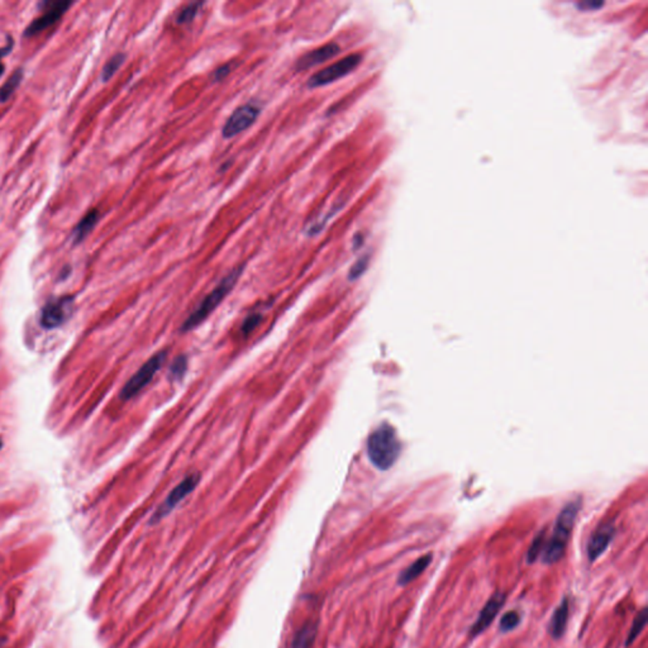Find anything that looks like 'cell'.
<instances>
[{
  "instance_id": "12",
  "label": "cell",
  "mask_w": 648,
  "mask_h": 648,
  "mask_svg": "<svg viewBox=\"0 0 648 648\" xmlns=\"http://www.w3.org/2000/svg\"><path fill=\"white\" fill-rule=\"evenodd\" d=\"M614 536L616 528L613 525H603L595 531L587 542V557L591 563H594L595 560H598L607 551Z\"/></svg>"
},
{
  "instance_id": "4",
  "label": "cell",
  "mask_w": 648,
  "mask_h": 648,
  "mask_svg": "<svg viewBox=\"0 0 648 648\" xmlns=\"http://www.w3.org/2000/svg\"><path fill=\"white\" fill-rule=\"evenodd\" d=\"M166 356H168L166 351H160L154 354L151 358H148L122 387L121 399L124 401H131L132 398L139 395L152 381L154 375L161 369L162 365L166 360Z\"/></svg>"
},
{
  "instance_id": "20",
  "label": "cell",
  "mask_w": 648,
  "mask_h": 648,
  "mask_svg": "<svg viewBox=\"0 0 648 648\" xmlns=\"http://www.w3.org/2000/svg\"><path fill=\"white\" fill-rule=\"evenodd\" d=\"M545 542H546V537H545V532H542L536 536V538L532 542L531 547L528 549L527 552V563H533L537 561V558L540 557V554L543 552V548H545Z\"/></svg>"
},
{
  "instance_id": "14",
  "label": "cell",
  "mask_w": 648,
  "mask_h": 648,
  "mask_svg": "<svg viewBox=\"0 0 648 648\" xmlns=\"http://www.w3.org/2000/svg\"><path fill=\"white\" fill-rule=\"evenodd\" d=\"M432 560L431 554L419 557L417 561H414L405 570L401 572L398 584L401 587H405V585H408L409 583H412L413 580L417 579L418 576H421L427 570V567L431 565Z\"/></svg>"
},
{
  "instance_id": "3",
  "label": "cell",
  "mask_w": 648,
  "mask_h": 648,
  "mask_svg": "<svg viewBox=\"0 0 648 648\" xmlns=\"http://www.w3.org/2000/svg\"><path fill=\"white\" fill-rule=\"evenodd\" d=\"M242 270H243V266H239V267H236L234 270H232L225 278L218 284V285L210 292V293L201 301V304L195 308L193 313L190 316H188L185 319V322L181 325V332H189V331H193L195 327L201 325L207 318H208L214 310H216V307L223 301L224 298L230 294L232 289L236 285V283L239 281V276L242 274Z\"/></svg>"
},
{
  "instance_id": "2",
  "label": "cell",
  "mask_w": 648,
  "mask_h": 648,
  "mask_svg": "<svg viewBox=\"0 0 648 648\" xmlns=\"http://www.w3.org/2000/svg\"><path fill=\"white\" fill-rule=\"evenodd\" d=\"M580 503H569L558 514L556 519L555 528L551 538L547 543H545V548L542 552V561L546 565H554L558 563L566 551V546L569 538L571 536L575 520L579 513Z\"/></svg>"
},
{
  "instance_id": "13",
  "label": "cell",
  "mask_w": 648,
  "mask_h": 648,
  "mask_svg": "<svg viewBox=\"0 0 648 648\" xmlns=\"http://www.w3.org/2000/svg\"><path fill=\"white\" fill-rule=\"evenodd\" d=\"M569 611H570V604H569L567 596H565L563 602L558 604V607L554 611L549 625H548V632L552 636L554 640H560L565 634Z\"/></svg>"
},
{
  "instance_id": "7",
  "label": "cell",
  "mask_w": 648,
  "mask_h": 648,
  "mask_svg": "<svg viewBox=\"0 0 648 648\" xmlns=\"http://www.w3.org/2000/svg\"><path fill=\"white\" fill-rule=\"evenodd\" d=\"M74 299L71 296L54 298L47 301L41 312V324L46 330H54L65 323L72 313Z\"/></svg>"
},
{
  "instance_id": "10",
  "label": "cell",
  "mask_w": 648,
  "mask_h": 648,
  "mask_svg": "<svg viewBox=\"0 0 648 648\" xmlns=\"http://www.w3.org/2000/svg\"><path fill=\"white\" fill-rule=\"evenodd\" d=\"M505 599H507L505 594H503V593H495V594L487 600V603L484 605V608L480 611L476 622L471 625V638L478 637V634H481V633L484 632L486 628L494 622L495 617L498 616V613L500 611L503 605H504V603H505Z\"/></svg>"
},
{
  "instance_id": "24",
  "label": "cell",
  "mask_w": 648,
  "mask_h": 648,
  "mask_svg": "<svg viewBox=\"0 0 648 648\" xmlns=\"http://www.w3.org/2000/svg\"><path fill=\"white\" fill-rule=\"evenodd\" d=\"M186 367H188V361H186L185 356H180L178 358H175V361L171 363L170 378L172 380L181 378L185 374Z\"/></svg>"
},
{
  "instance_id": "21",
  "label": "cell",
  "mask_w": 648,
  "mask_h": 648,
  "mask_svg": "<svg viewBox=\"0 0 648 648\" xmlns=\"http://www.w3.org/2000/svg\"><path fill=\"white\" fill-rule=\"evenodd\" d=\"M519 625H520V614L518 613L517 610H509L500 619L499 629L504 633L510 632V631L516 629Z\"/></svg>"
},
{
  "instance_id": "23",
  "label": "cell",
  "mask_w": 648,
  "mask_h": 648,
  "mask_svg": "<svg viewBox=\"0 0 648 648\" xmlns=\"http://www.w3.org/2000/svg\"><path fill=\"white\" fill-rule=\"evenodd\" d=\"M201 6H203V3H192V4H189L188 7H185V8L180 12L176 22H178V23H189V22H192L194 18H195V16H196V13H198V10H199Z\"/></svg>"
},
{
  "instance_id": "5",
  "label": "cell",
  "mask_w": 648,
  "mask_h": 648,
  "mask_svg": "<svg viewBox=\"0 0 648 648\" xmlns=\"http://www.w3.org/2000/svg\"><path fill=\"white\" fill-rule=\"evenodd\" d=\"M361 59L363 56L360 54H348L346 57L341 59L340 61L334 62L332 65L324 68L309 79V88L314 89V88L328 85L334 83L336 80L346 77L358 66Z\"/></svg>"
},
{
  "instance_id": "15",
  "label": "cell",
  "mask_w": 648,
  "mask_h": 648,
  "mask_svg": "<svg viewBox=\"0 0 648 648\" xmlns=\"http://www.w3.org/2000/svg\"><path fill=\"white\" fill-rule=\"evenodd\" d=\"M99 218H101V213L98 209L89 210L88 214L79 222L74 230V243H80L83 239H85L88 234L93 231Z\"/></svg>"
},
{
  "instance_id": "19",
  "label": "cell",
  "mask_w": 648,
  "mask_h": 648,
  "mask_svg": "<svg viewBox=\"0 0 648 648\" xmlns=\"http://www.w3.org/2000/svg\"><path fill=\"white\" fill-rule=\"evenodd\" d=\"M124 59H125V54H117L105 63V66L103 68V71H101V80L104 83H107L109 79L114 77V74L118 71V69L122 66Z\"/></svg>"
},
{
  "instance_id": "27",
  "label": "cell",
  "mask_w": 648,
  "mask_h": 648,
  "mask_svg": "<svg viewBox=\"0 0 648 648\" xmlns=\"http://www.w3.org/2000/svg\"><path fill=\"white\" fill-rule=\"evenodd\" d=\"M234 65H236L234 62H230V63H225L223 66H221L219 69H216V71H214V74H213L214 81L222 80V79L227 77V75L231 72L232 68H233Z\"/></svg>"
},
{
  "instance_id": "25",
  "label": "cell",
  "mask_w": 648,
  "mask_h": 648,
  "mask_svg": "<svg viewBox=\"0 0 648 648\" xmlns=\"http://www.w3.org/2000/svg\"><path fill=\"white\" fill-rule=\"evenodd\" d=\"M260 321H261V316H260V314H257V313L247 316V318H246V321L242 323V327H241V332L247 336V334H250V333L252 332V331L255 330L256 327L259 325Z\"/></svg>"
},
{
  "instance_id": "6",
  "label": "cell",
  "mask_w": 648,
  "mask_h": 648,
  "mask_svg": "<svg viewBox=\"0 0 648 648\" xmlns=\"http://www.w3.org/2000/svg\"><path fill=\"white\" fill-rule=\"evenodd\" d=\"M199 481H201V475L199 474H192V475L186 476L178 486H175L172 489V492L166 498V500L162 503L161 505L154 512L150 523L151 525L159 523L161 519H163L166 516H169L171 512L175 509L179 504L185 499L188 495L193 493L194 489L198 486Z\"/></svg>"
},
{
  "instance_id": "18",
  "label": "cell",
  "mask_w": 648,
  "mask_h": 648,
  "mask_svg": "<svg viewBox=\"0 0 648 648\" xmlns=\"http://www.w3.org/2000/svg\"><path fill=\"white\" fill-rule=\"evenodd\" d=\"M22 77H23V71L22 70L18 69L13 72V75L9 77L8 81L0 88V103H6V101H9V98L14 94L17 88L21 84Z\"/></svg>"
},
{
  "instance_id": "26",
  "label": "cell",
  "mask_w": 648,
  "mask_h": 648,
  "mask_svg": "<svg viewBox=\"0 0 648 648\" xmlns=\"http://www.w3.org/2000/svg\"><path fill=\"white\" fill-rule=\"evenodd\" d=\"M575 6H576V8H579L580 10H583V12H587V10L591 12V10H598V9L604 7V3H603V1H593V0H589V1L576 3Z\"/></svg>"
},
{
  "instance_id": "22",
  "label": "cell",
  "mask_w": 648,
  "mask_h": 648,
  "mask_svg": "<svg viewBox=\"0 0 648 648\" xmlns=\"http://www.w3.org/2000/svg\"><path fill=\"white\" fill-rule=\"evenodd\" d=\"M369 261H370V256L369 255L360 257V259L356 261L355 265L351 267L350 272H348V279H350V280H356V279L360 278L363 272L366 271V269H367Z\"/></svg>"
},
{
  "instance_id": "28",
  "label": "cell",
  "mask_w": 648,
  "mask_h": 648,
  "mask_svg": "<svg viewBox=\"0 0 648 648\" xmlns=\"http://www.w3.org/2000/svg\"><path fill=\"white\" fill-rule=\"evenodd\" d=\"M12 47H13V39H10V42H8L7 46L4 47V48H0V77H1L3 72H4V65L1 63V59L12 51Z\"/></svg>"
},
{
  "instance_id": "29",
  "label": "cell",
  "mask_w": 648,
  "mask_h": 648,
  "mask_svg": "<svg viewBox=\"0 0 648 648\" xmlns=\"http://www.w3.org/2000/svg\"><path fill=\"white\" fill-rule=\"evenodd\" d=\"M1 447H3V441L0 438V449H1Z\"/></svg>"
},
{
  "instance_id": "16",
  "label": "cell",
  "mask_w": 648,
  "mask_h": 648,
  "mask_svg": "<svg viewBox=\"0 0 648 648\" xmlns=\"http://www.w3.org/2000/svg\"><path fill=\"white\" fill-rule=\"evenodd\" d=\"M318 632V625L316 622H307L294 636L292 647L290 648H310L316 640Z\"/></svg>"
},
{
  "instance_id": "9",
  "label": "cell",
  "mask_w": 648,
  "mask_h": 648,
  "mask_svg": "<svg viewBox=\"0 0 648 648\" xmlns=\"http://www.w3.org/2000/svg\"><path fill=\"white\" fill-rule=\"evenodd\" d=\"M72 6L70 1H54V3H48V7L46 12L42 16L36 18L24 31L26 37H32L39 34V32L45 31L48 27L54 26L60 18H61L65 12Z\"/></svg>"
},
{
  "instance_id": "1",
  "label": "cell",
  "mask_w": 648,
  "mask_h": 648,
  "mask_svg": "<svg viewBox=\"0 0 648 648\" xmlns=\"http://www.w3.org/2000/svg\"><path fill=\"white\" fill-rule=\"evenodd\" d=\"M401 445L393 427L387 423L378 425L367 441V455L371 463L385 471L393 466L401 455Z\"/></svg>"
},
{
  "instance_id": "8",
  "label": "cell",
  "mask_w": 648,
  "mask_h": 648,
  "mask_svg": "<svg viewBox=\"0 0 648 648\" xmlns=\"http://www.w3.org/2000/svg\"><path fill=\"white\" fill-rule=\"evenodd\" d=\"M260 114V109L254 104H245L236 109L222 128L224 139H233L251 127Z\"/></svg>"
},
{
  "instance_id": "17",
  "label": "cell",
  "mask_w": 648,
  "mask_h": 648,
  "mask_svg": "<svg viewBox=\"0 0 648 648\" xmlns=\"http://www.w3.org/2000/svg\"><path fill=\"white\" fill-rule=\"evenodd\" d=\"M646 625H647V608H643L637 614V617L634 618L632 628L629 629V633H628L627 640H625V647H629L633 642L638 638V636L642 633Z\"/></svg>"
},
{
  "instance_id": "11",
  "label": "cell",
  "mask_w": 648,
  "mask_h": 648,
  "mask_svg": "<svg viewBox=\"0 0 648 648\" xmlns=\"http://www.w3.org/2000/svg\"><path fill=\"white\" fill-rule=\"evenodd\" d=\"M340 46L336 42H331V43L318 47L316 50L303 54L301 59L296 61L295 69L298 71L312 69V68H314L319 63H323V62L333 59L336 54L340 52Z\"/></svg>"
}]
</instances>
